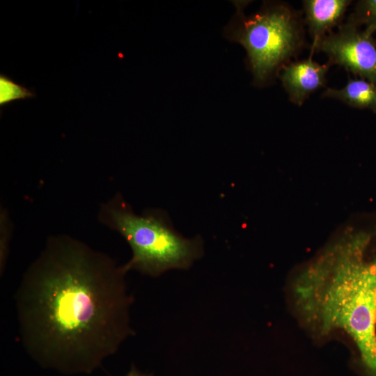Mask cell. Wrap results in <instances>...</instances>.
I'll use <instances>...</instances> for the list:
<instances>
[{
  "mask_svg": "<svg viewBox=\"0 0 376 376\" xmlns=\"http://www.w3.org/2000/svg\"><path fill=\"white\" fill-rule=\"evenodd\" d=\"M124 265L66 235L47 240L15 295L20 341L40 366L91 373L134 334Z\"/></svg>",
  "mask_w": 376,
  "mask_h": 376,
  "instance_id": "obj_1",
  "label": "cell"
},
{
  "mask_svg": "<svg viewBox=\"0 0 376 376\" xmlns=\"http://www.w3.org/2000/svg\"><path fill=\"white\" fill-rule=\"evenodd\" d=\"M362 233L337 246L292 283L294 310L318 338L340 333L354 345L352 366L376 376V250Z\"/></svg>",
  "mask_w": 376,
  "mask_h": 376,
  "instance_id": "obj_2",
  "label": "cell"
},
{
  "mask_svg": "<svg viewBox=\"0 0 376 376\" xmlns=\"http://www.w3.org/2000/svg\"><path fill=\"white\" fill-rule=\"evenodd\" d=\"M99 219L130 245L132 256L123 265L127 272L158 276L170 269H188L204 253L202 237L182 236L166 212L150 209L137 214L120 194L102 205Z\"/></svg>",
  "mask_w": 376,
  "mask_h": 376,
  "instance_id": "obj_3",
  "label": "cell"
},
{
  "mask_svg": "<svg viewBox=\"0 0 376 376\" xmlns=\"http://www.w3.org/2000/svg\"><path fill=\"white\" fill-rule=\"evenodd\" d=\"M235 2L236 12L225 27L224 36L245 49L254 85L267 86L304 47L302 15L281 1H265L258 11L246 15L244 9L248 3Z\"/></svg>",
  "mask_w": 376,
  "mask_h": 376,
  "instance_id": "obj_4",
  "label": "cell"
},
{
  "mask_svg": "<svg viewBox=\"0 0 376 376\" xmlns=\"http://www.w3.org/2000/svg\"><path fill=\"white\" fill-rule=\"evenodd\" d=\"M373 35L346 22L323 37L311 50L324 53L336 64L376 85V43Z\"/></svg>",
  "mask_w": 376,
  "mask_h": 376,
  "instance_id": "obj_5",
  "label": "cell"
},
{
  "mask_svg": "<svg viewBox=\"0 0 376 376\" xmlns=\"http://www.w3.org/2000/svg\"><path fill=\"white\" fill-rule=\"evenodd\" d=\"M330 64H320L310 56L290 62L280 71L279 77L293 104L301 106L315 91L325 86Z\"/></svg>",
  "mask_w": 376,
  "mask_h": 376,
  "instance_id": "obj_6",
  "label": "cell"
},
{
  "mask_svg": "<svg viewBox=\"0 0 376 376\" xmlns=\"http://www.w3.org/2000/svg\"><path fill=\"white\" fill-rule=\"evenodd\" d=\"M350 0H304V22L313 39L311 50L333 29L341 24Z\"/></svg>",
  "mask_w": 376,
  "mask_h": 376,
  "instance_id": "obj_7",
  "label": "cell"
},
{
  "mask_svg": "<svg viewBox=\"0 0 376 376\" xmlns=\"http://www.w3.org/2000/svg\"><path fill=\"white\" fill-rule=\"evenodd\" d=\"M322 96L376 113V85L364 79H349L345 86L339 89L327 88Z\"/></svg>",
  "mask_w": 376,
  "mask_h": 376,
  "instance_id": "obj_8",
  "label": "cell"
},
{
  "mask_svg": "<svg viewBox=\"0 0 376 376\" xmlns=\"http://www.w3.org/2000/svg\"><path fill=\"white\" fill-rule=\"evenodd\" d=\"M347 21L357 26L365 25L364 30L373 35L376 31V0L359 1Z\"/></svg>",
  "mask_w": 376,
  "mask_h": 376,
  "instance_id": "obj_9",
  "label": "cell"
},
{
  "mask_svg": "<svg viewBox=\"0 0 376 376\" xmlns=\"http://www.w3.org/2000/svg\"><path fill=\"white\" fill-rule=\"evenodd\" d=\"M36 96L34 92L17 84L6 75H0V106L3 107L13 100H24Z\"/></svg>",
  "mask_w": 376,
  "mask_h": 376,
  "instance_id": "obj_10",
  "label": "cell"
},
{
  "mask_svg": "<svg viewBox=\"0 0 376 376\" xmlns=\"http://www.w3.org/2000/svg\"><path fill=\"white\" fill-rule=\"evenodd\" d=\"M10 221L4 211L1 213V240H0V268L1 274L4 272L8 256L10 239Z\"/></svg>",
  "mask_w": 376,
  "mask_h": 376,
  "instance_id": "obj_11",
  "label": "cell"
},
{
  "mask_svg": "<svg viewBox=\"0 0 376 376\" xmlns=\"http://www.w3.org/2000/svg\"><path fill=\"white\" fill-rule=\"evenodd\" d=\"M126 376H152L151 374L143 373L132 366Z\"/></svg>",
  "mask_w": 376,
  "mask_h": 376,
  "instance_id": "obj_12",
  "label": "cell"
},
{
  "mask_svg": "<svg viewBox=\"0 0 376 376\" xmlns=\"http://www.w3.org/2000/svg\"><path fill=\"white\" fill-rule=\"evenodd\" d=\"M375 43H376V40H375Z\"/></svg>",
  "mask_w": 376,
  "mask_h": 376,
  "instance_id": "obj_13",
  "label": "cell"
}]
</instances>
